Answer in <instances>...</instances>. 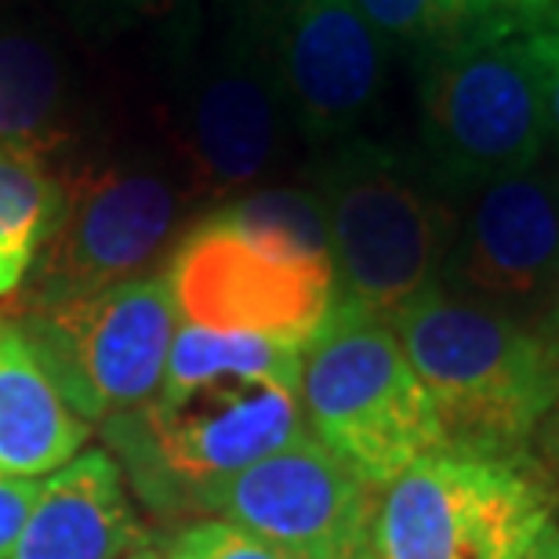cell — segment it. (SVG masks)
Segmentation results:
<instances>
[{"label":"cell","mask_w":559,"mask_h":559,"mask_svg":"<svg viewBox=\"0 0 559 559\" xmlns=\"http://www.w3.org/2000/svg\"><path fill=\"white\" fill-rule=\"evenodd\" d=\"M128 559H156V556H153V552H145V549H142V552H131Z\"/></svg>","instance_id":"26"},{"label":"cell","mask_w":559,"mask_h":559,"mask_svg":"<svg viewBox=\"0 0 559 559\" xmlns=\"http://www.w3.org/2000/svg\"><path fill=\"white\" fill-rule=\"evenodd\" d=\"M545 342H549L552 356H556V360H559V298H556V309H552L549 323H545Z\"/></svg>","instance_id":"25"},{"label":"cell","mask_w":559,"mask_h":559,"mask_svg":"<svg viewBox=\"0 0 559 559\" xmlns=\"http://www.w3.org/2000/svg\"><path fill=\"white\" fill-rule=\"evenodd\" d=\"M440 287L545 334L559 298V164L552 156L457 200Z\"/></svg>","instance_id":"12"},{"label":"cell","mask_w":559,"mask_h":559,"mask_svg":"<svg viewBox=\"0 0 559 559\" xmlns=\"http://www.w3.org/2000/svg\"><path fill=\"white\" fill-rule=\"evenodd\" d=\"M62 8L92 29H114L171 8V0H62Z\"/></svg>","instance_id":"20"},{"label":"cell","mask_w":559,"mask_h":559,"mask_svg":"<svg viewBox=\"0 0 559 559\" xmlns=\"http://www.w3.org/2000/svg\"><path fill=\"white\" fill-rule=\"evenodd\" d=\"M76 418L15 320L0 317V476L40 479L81 454Z\"/></svg>","instance_id":"16"},{"label":"cell","mask_w":559,"mask_h":559,"mask_svg":"<svg viewBox=\"0 0 559 559\" xmlns=\"http://www.w3.org/2000/svg\"><path fill=\"white\" fill-rule=\"evenodd\" d=\"M389 323L451 451L534 462V436L559 404V360L542 331L440 284Z\"/></svg>","instance_id":"3"},{"label":"cell","mask_w":559,"mask_h":559,"mask_svg":"<svg viewBox=\"0 0 559 559\" xmlns=\"http://www.w3.org/2000/svg\"><path fill=\"white\" fill-rule=\"evenodd\" d=\"M531 457H534V465L542 468L545 487H549L556 498L559 495V404L552 407V415L542 421L538 436H534Z\"/></svg>","instance_id":"23"},{"label":"cell","mask_w":559,"mask_h":559,"mask_svg":"<svg viewBox=\"0 0 559 559\" xmlns=\"http://www.w3.org/2000/svg\"><path fill=\"white\" fill-rule=\"evenodd\" d=\"M37 360L76 418L131 415L164 382L178 309L167 273L139 276L92 298L19 312Z\"/></svg>","instance_id":"10"},{"label":"cell","mask_w":559,"mask_h":559,"mask_svg":"<svg viewBox=\"0 0 559 559\" xmlns=\"http://www.w3.org/2000/svg\"><path fill=\"white\" fill-rule=\"evenodd\" d=\"M178 320L306 345L334 309V265L312 186H262L186 233L167 265Z\"/></svg>","instance_id":"1"},{"label":"cell","mask_w":559,"mask_h":559,"mask_svg":"<svg viewBox=\"0 0 559 559\" xmlns=\"http://www.w3.org/2000/svg\"><path fill=\"white\" fill-rule=\"evenodd\" d=\"M534 462L436 451L378 490L371 559H523L552 520Z\"/></svg>","instance_id":"9"},{"label":"cell","mask_w":559,"mask_h":559,"mask_svg":"<svg viewBox=\"0 0 559 559\" xmlns=\"http://www.w3.org/2000/svg\"><path fill=\"white\" fill-rule=\"evenodd\" d=\"M382 37L411 55L498 22H534L559 0H356Z\"/></svg>","instance_id":"18"},{"label":"cell","mask_w":559,"mask_h":559,"mask_svg":"<svg viewBox=\"0 0 559 559\" xmlns=\"http://www.w3.org/2000/svg\"><path fill=\"white\" fill-rule=\"evenodd\" d=\"M150 468L200 498L211 484L301 440V349L178 320L164 382L139 411Z\"/></svg>","instance_id":"2"},{"label":"cell","mask_w":559,"mask_h":559,"mask_svg":"<svg viewBox=\"0 0 559 559\" xmlns=\"http://www.w3.org/2000/svg\"><path fill=\"white\" fill-rule=\"evenodd\" d=\"M523 559H559V523L556 520H549V527L531 542V549L523 552Z\"/></svg>","instance_id":"24"},{"label":"cell","mask_w":559,"mask_h":559,"mask_svg":"<svg viewBox=\"0 0 559 559\" xmlns=\"http://www.w3.org/2000/svg\"><path fill=\"white\" fill-rule=\"evenodd\" d=\"M531 44L538 55L542 76H545V98H549V120L552 139L559 142V4L531 26Z\"/></svg>","instance_id":"22"},{"label":"cell","mask_w":559,"mask_h":559,"mask_svg":"<svg viewBox=\"0 0 559 559\" xmlns=\"http://www.w3.org/2000/svg\"><path fill=\"white\" fill-rule=\"evenodd\" d=\"M534 22H498L415 51V153L451 200L549 156L552 120L531 44Z\"/></svg>","instance_id":"5"},{"label":"cell","mask_w":559,"mask_h":559,"mask_svg":"<svg viewBox=\"0 0 559 559\" xmlns=\"http://www.w3.org/2000/svg\"><path fill=\"white\" fill-rule=\"evenodd\" d=\"M37 495H40V479L0 476V559H8L11 549H15Z\"/></svg>","instance_id":"21"},{"label":"cell","mask_w":559,"mask_h":559,"mask_svg":"<svg viewBox=\"0 0 559 559\" xmlns=\"http://www.w3.org/2000/svg\"><path fill=\"white\" fill-rule=\"evenodd\" d=\"M378 490L312 436L211 484L197 501L287 559H371Z\"/></svg>","instance_id":"13"},{"label":"cell","mask_w":559,"mask_h":559,"mask_svg":"<svg viewBox=\"0 0 559 559\" xmlns=\"http://www.w3.org/2000/svg\"><path fill=\"white\" fill-rule=\"evenodd\" d=\"M309 186L328 222L334 301L393 320L440 284L457 200L432 182L415 150L349 139L320 153Z\"/></svg>","instance_id":"4"},{"label":"cell","mask_w":559,"mask_h":559,"mask_svg":"<svg viewBox=\"0 0 559 559\" xmlns=\"http://www.w3.org/2000/svg\"><path fill=\"white\" fill-rule=\"evenodd\" d=\"M62 182V218L15 290V317L139 280L197 204L182 167L145 150L87 153L66 167Z\"/></svg>","instance_id":"8"},{"label":"cell","mask_w":559,"mask_h":559,"mask_svg":"<svg viewBox=\"0 0 559 559\" xmlns=\"http://www.w3.org/2000/svg\"><path fill=\"white\" fill-rule=\"evenodd\" d=\"M284 84L306 150L371 135L393 73V44L356 0H243Z\"/></svg>","instance_id":"11"},{"label":"cell","mask_w":559,"mask_h":559,"mask_svg":"<svg viewBox=\"0 0 559 559\" xmlns=\"http://www.w3.org/2000/svg\"><path fill=\"white\" fill-rule=\"evenodd\" d=\"M171 559H287L273 545L259 542L254 534L233 527L226 520H200L178 534L171 545Z\"/></svg>","instance_id":"19"},{"label":"cell","mask_w":559,"mask_h":559,"mask_svg":"<svg viewBox=\"0 0 559 559\" xmlns=\"http://www.w3.org/2000/svg\"><path fill=\"white\" fill-rule=\"evenodd\" d=\"M200 29V26H197ZM298 128L243 0L189 37L171 84V145L197 200H237L287 167Z\"/></svg>","instance_id":"6"},{"label":"cell","mask_w":559,"mask_h":559,"mask_svg":"<svg viewBox=\"0 0 559 559\" xmlns=\"http://www.w3.org/2000/svg\"><path fill=\"white\" fill-rule=\"evenodd\" d=\"M135 542L139 523L117 462L81 451L40 484L8 559H124Z\"/></svg>","instance_id":"15"},{"label":"cell","mask_w":559,"mask_h":559,"mask_svg":"<svg viewBox=\"0 0 559 559\" xmlns=\"http://www.w3.org/2000/svg\"><path fill=\"white\" fill-rule=\"evenodd\" d=\"M66 182L48 160L0 145V298L15 295L51 240Z\"/></svg>","instance_id":"17"},{"label":"cell","mask_w":559,"mask_h":559,"mask_svg":"<svg viewBox=\"0 0 559 559\" xmlns=\"http://www.w3.org/2000/svg\"><path fill=\"white\" fill-rule=\"evenodd\" d=\"M92 135L84 81L40 11L0 0V145L66 171Z\"/></svg>","instance_id":"14"},{"label":"cell","mask_w":559,"mask_h":559,"mask_svg":"<svg viewBox=\"0 0 559 559\" xmlns=\"http://www.w3.org/2000/svg\"><path fill=\"white\" fill-rule=\"evenodd\" d=\"M301 415L312 440L374 490L447 451L440 415L393 323L349 301H334L301 349Z\"/></svg>","instance_id":"7"}]
</instances>
